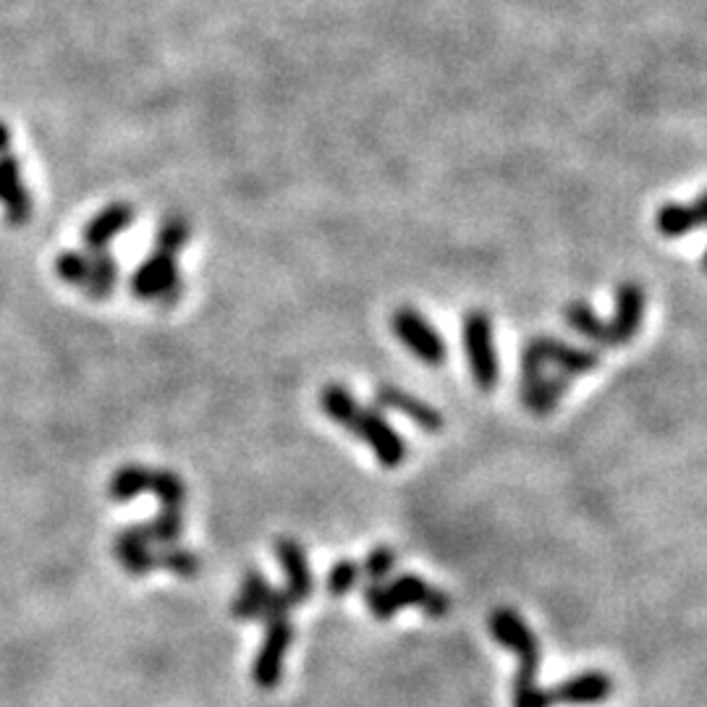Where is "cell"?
<instances>
[{
    "label": "cell",
    "instance_id": "obj_13",
    "mask_svg": "<svg viewBox=\"0 0 707 707\" xmlns=\"http://www.w3.org/2000/svg\"><path fill=\"white\" fill-rule=\"evenodd\" d=\"M134 220H137V210L129 203H110L87 220L85 230H81V244H85L87 252H108L110 244L126 228H131Z\"/></svg>",
    "mask_w": 707,
    "mask_h": 707
},
{
    "label": "cell",
    "instance_id": "obj_2",
    "mask_svg": "<svg viewBox=\"0 0 707 707\" xmlns=\"http://www.w3.org/2000/svg\"><path fill=\"white\" fill-rule=\"evenodd\" d=\"M490 631L498 645L519 658V671L513 676V707H553V691L538 687L540 639L522 616L511 608H498L490 616Z\"/></svg>",
    "mask_w": 707,
    "mask_h": 707
},
{
    "label": "cell",
    "instance_id": "obj_15",
    "mask_svg": "<svg viewBox=\"0 0 707 707\" xmlns=\"http://www.w3.org/2000/svg\"><path fill=\"white\" fill-rule=\"evenodd\" d=\"M275 556H278L283 571H286V590L292 592L296 606H302L312 595V587H315L307 563V553H304V548L296 540L281 538L275 540Z\"/></svg>",
    "mask_w": 707,
    "mask_h": 707
},
{
    "label": "cell",
    "instance_id": "obj_14",
    "mask_svg": "<svg viewBox=\"0 0 707 707\" xmlns=\"http://www.w3.org/2000/svg\"><path fill=\"white\" fill-rule=\"evenodd\" d=\"M550 691H553L556 705H598L610 697L613 681L602 671H585L561 681Z\"/></svg>",
    "mask_w": 707,
    "mask_h": 707
},
{
    "label": "cell",
    "instance_id": "obj_20",
    "mask_svg": "<svg viewBox=\"0 0 707 707\" xmlns=\"http://www.w3.org/2000/svg\"><path fill=\"white\" fill-rule=\"evenodd\" d=\"M145 493H153L160 501V509H184L186 485L176 472L168 469H150L145 472Z\"/></svg>",
    "mask_w": 707,
    "mask_h": 707
},
{
    "label": "cell",
    "instance_id": "obj_11",
    "mask_svg": "<svg viewBox=\"0 0 707 707\" xmlns=\"http://www.w3.org/2000/svg\"><path fill=\"white\" fill-rule=\"evenodd\" d=\"M645 320V292L639 283L623 281L616 288V312L608 323L610 346H623L639 333Z\"/></svg>",
    "mask_w": 707,
    "mask_h": 707
},
{
    "label": "cell",
    "instance_id": "obj_26",
    "mask_svg": "<svg viewBox=\"0 0 707 707\" xmlns=\"http://www.w3.org/2000/svg\"><path fill=\"white\" fill-rule=\"evenodd\" d=\"M360 566H362V577L367 579V582H385V577H389L393 566H396V550L389 546L375 548Z\"/></svg>",
    "mask_w": 707,
    "mask_h": 707
},
{
    "label": "cell",
    "instance_id": "obj_5",
    "mask_svg": "<svg viewBox=\"0 0 707 707\" xmlns=\"http://www.w3.org/2000/svg\"><path fill=\"white\" fill-rule=\"evenodd\" d=\"M129 292L141 302H158L163 307H170L181 300L184 283L178 273V259L168 252L155 249L141 259L137 271L131 273Z\"/></svg>",
    "mask_w": 707,
    "mask_h": 707
},
{
    "label": "cell",
    "instance_id": "obj_18",
    "mask_svg": "<svg viewBox=\"0 0 707 707\" xmlns=\"http://www.w3.org/2000/svg\"><path fill=\"white\" fill-rule=\"evenodd\" d=\"M87 255H89V273L85 283H81L79 292L95 302L110 300L116 292L118 278H121L118 259L110 255V252H87Z\"/></svg>",
    "mask_w": 707,
    "mask_h": 707
},
{
    "label": "cell",
    "instance_id": "obj_17",
    "mask_svg": "<svg viewBox=\"0 0 707 707\" xmlns=\"http://www.w3.org/2000/svg\"><path fill=\"white\" fill-rule=\"evenodd\" d=\"M655 226L668 239H679V236H687L695 228L707 226V192L691 205H664L655 215Z\"/></svg>",
    "mask_w": 707,
    "mask_h": 707
},
{
    "label": "cell",
    "instance_id": "obj_22",
    "mask_svg": "<svg viewBox=\"0 0 707 707\" xmlns=\"http://www.w3.org/2000/svg\"><path fill=\"white\" fill-rule=\"evenodd\" d=\"M145 472L147 467L141 464H126L108 482V495L116 503H129L134 498L145 493Z\"/></svg>",
    "mask_w": 707,
    "mask_h": 707
},
{
    "label": "cell",
    "instance_id": "obj_3",
    "mask_svg": "<svg viewBox=\"0 0 707 707\" xmlns=\"http://www.w3.org/2000/svg\"><path fill=\"white\" fill-rule=\"evenodd\" d=\"M364 602H367L370 613L375 619L389 621L396 616L399 608H420L433 619H441L451 610V598L435 587H430L424 579L414 577V575H404L396 577L393 582L383 585V582H367L364 587Z\"/></svg>",
    "mask_w": 707,
    "mask_h": 707
},
{
    "label": "cell",
    "instance_id": "obj_27",
    "mask_svg": "<svg viewBox=\"0 0 707 707\" xmlns=\"http://www.w3.org/2000/svg\"><path fill=\"white\" fill-rule=\"evenodd\" d=\"M11 150V129L0 121V155H6Z\"/></svg>",
    "mask_w": 707,
    "mask_h": 707
},
{
    "label": "cell",
    "instance_id": "obj_7",
    "mask_svg": "<svg viewBox=\"0 0 707 707\" xmlns=\"http://www.w3.org/2000/svg\"><path fill=\"white\" fill-rule=\"evenodd\" d=\"M391 327L393 336L420 362L430 364V367H441L449 360V346H445L443 336L416 307H409V304L406 307H399L391 317Z\"/></svg>",
    "mask_w": 707,
    "mask_h": 707
},
{
    "label": "cell",
    "instance_id": "obj_12",
    "mask_svg": "<svg viewBox=\"0 0 707 707\" xmlns=\"http://www.w3.org/2000/svg\"><path fill=\"white\" fill-rule=\"evenodd\" d=\"M530 344L538 348L542 362L553 364L558 372H563L571 381L579 375H587V372H592L600 364L598 348H579L553 336H534L530 338Z\"/></svg>",
    "mask_w": 707,
    "mask_h": 707
},
{
    "label": "cell",
    "instance_id": "obj_16",
    "mask_svg": "<svg viewBox=\"0 0 707 707\" xmlns=\"http://www.w3.org/2000/svg\"><path fill=\"white\" fill-rule=\"evenodd\" d=\"M569 383L571 377H566L563 372H542L538 377L522 381V404L530 409L532 414L546 416L561 404Z\"/></svg>",
    "mask_w": 707,
    "mask_h": 707
},
{
    "label": "cell",
    "instance_id": "obj_1",
    "mask_svg": "<svg viewBox=\"0 0 707 707\" xmlns=\"http://www.w3.org/2000/svg\"><path fill=\"white\" fill-rule=\"evenodd\" d=\"M320 406L331 422L346 428L354 433L356 441L367 443L375 459L385 469H396L406 461L409 445L404 438L396 433V428L385 420L381 409L360 406V401L352 396L346 385L331 383L320 391Z\"/></svg>",
    "mask_w": 707,
    "mask_h": 707
},
{
    "label": "cell",
    "instance_id": "obj_4",
    "mask_svg": "<svg viewBox=\"0 0 707 707\" xmlns=\"http://www.w3.org/2000/svg\"><path fill=\"white\" fill-rule=\"evenodd\" d=\"M461 344H464V356L469 362L472 381L480 391H493L498 385V352H495V333L493 320L488 312L469 310L461 317Z\"/></svg>",
    "mask_w": 707,
    "mask_h": 707
},
{
    "label": "cell",
    "instance_id": "obj_19",
    "mask_svg": "<svg viewBox=\"0 0 707 707\" xmlns=\"http://www.w3.org/2000/svg\"><path fill=\"white\" fill-rule=\"evenodd\" d=\"M563 320L571 331H577L579 336L590 341L595 348L610 346V333H608V323L602 317H598L592 312V307L587 302H569L563 307Z\"/></svg>",
    "mask_w": 707,
    "mask_h": 707
},
{
    "label": "cell",
    "instance_id": "obj_23",
    "mask_svg": "<svg viewBox=\"0 0 707 707\" xmlns=\"http://www.w3.org/2000/svg\"><path fill=\"white\" fill-rule=\"evenodd\" d=\"M192 239V226L189 220L181 215H168L155 230V249L168 252V255H178Z\"/></svg>",
    "mask_w": 707,
    "mask_h": 707
},
{
    "label": "cell",
    "instance_id": "obj_25",
    "mask_svg": "<svg viewBox=\"0 0 707 707\" xmlns=\"http://www.w3.org/2000/svg\"><path fill=\"white\" fill-rule=\"evenodd\" d=\"M87 273H89V255H87V252L69 249V252H61V255H58L56 275L63 283L81 288V283H85Z\"/></svg>",
    "mask_w": 707,
    "mask_h": 707
},
{
    "label": "cell",
    "instance_id": "obj_6",
    "mask_svg": "<svg viewBox=\"0 0 707 707\" xmlns=\"http://www.w3.org/2000/svg\"><path fill=\"white\" fill-rule=\"evenodd\" d=\"M292 608H296V600L286 587L275 590L265 575L247 571L242 579V595L230 606V613H234V619L242 621H271L278 619V616H288Z\"/></svg>",
    "mask_w": 707,
    "mask_h": 707
},
{
    "label": "cell",
    "instance_id": "obj_28",
    "mask_svg": "<svg viewBox=\"0 0 707 707\" xmlns=\"http://www.w3.org/2000/svg\"><path fill=\"white\" fill-rule=\"evenodd\" d=\"M703 267H705V273H707V252H705V257H703Z\"/></svg>",
    "mask_w": 707,
    "mask_h": 707
},
{
    "label": "cell",
    "instance_id": "obj_8",
    "mask_svg": "<svg viewBox=\"0 0 707 707\" xmlns=\"http://www.w3.org/2000/svg\"><path fill=\"white\" fill-rule=\"evenodd\" d=\"M294 642V627L288 616L265 621V639L259 652L255 655V666H252V681L259 689L271 691L283 679V660H286L288 647Z\"/></svg>",
    "mask_w": 707,
    "mask_h": 707
},
{
    "label": "cell",
    "instance_id": "obj_9",
    "mask_svg": "<svg viewBox=\"0 0 707 707\" xmlns=\"http://www.w3.org/2000/svg\"><path fill=\"white\" fill-rule=\"evenodd\" d=\"M0 207L13 228L27 226L32 220V195L21 176V163L11 153L0 155Z\"/></svg>",
    "mask_w": 707,
    "mask_h": 707
},
{
    "label": "cell",
    "instance_id": "obj_10",
    "mask_svg": "<svg viewBox=\"0 0 707 707\" xmlns=\"http://www.w3.org/2000/svg\"><path fill=\"white\" fill-rule=\"evenodd\" d=\"M375 404L377 409H383V412L385 409H389V412H399L401 416H406V420H412L416 428L428 430V433H441L445 424L443 414L438 412L433 404H428L424 399L414 396V393L399 389V385H391V383L377 385Z\"/></svg>",
    "mask_w": 707,
    "mask_h": 707
},
{
    "label": "cell",
    "instance_id": "obj_21",
    "mask_svg": "<svg viewBox=\"0 0 707 707\" xmlns=\"http://www.w3.org/2000/svg\"><path fill=\"white\" fill-rule=\"evenodd\" d=\"M174 571L178 577H195L203 569L199 563V556L192 553V550H184L178 546H166V548H153L150 553V571Z\"/></svg>",
    "mask_w": 707,
    "mask_h": 707
},
{
    "label": "cell",
    "instance_id": "obj_24",
    "mask_svg": "<svg viewBox=\"0 0 707 707\" xmlns=\"http://www.w3.org/2000/svg\"><path fill=\"white\" fill-rule=\"evenodd\" d=\"M360 579L362 566L352 561V558H341L331 569V575H327V592H331L333 598H344V595H348L360 585Z\"/></svg>",
    "mask_w": 707,
    "mask_h": 707
}]
</instances>
